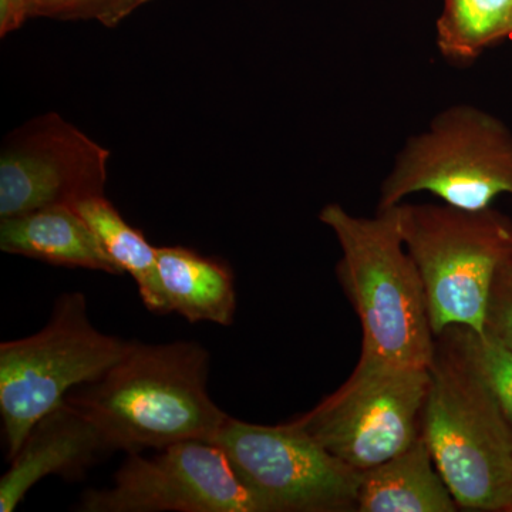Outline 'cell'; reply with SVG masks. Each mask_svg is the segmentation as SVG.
Returning a JSON list of instances; mask_svg holds the SVG:
<instances>
[{
  "instance_id": "11",
  "label": "cell",
  "mask_w": 512,
  "mask_h": 512,
  "mask_svg": "<svg viewBox=\"0 0 512 512\" xmlns=\"http://www.w3.org/2000/svg\"><path fill=\"white\" fill-rule=\"evenodd\" d=\"M111 450L93 421L67 402L42 417L0 480V512H12L43 478L76 480Z\"/></svg>"
},
{
  "instance_id": "2",
  "label": "cell",
  "mask_w": 512,
  "mask_h": 512,
  "mask_svg": "<svg viewBox=\"0 0 512 512\" xmlns=\"http://www.w3.org/2000/svg\"><path fill=\"white\" fill-rule=\"evenodd\" d=\"M319 220L342 249L336 275L362 326L359 360L429 367L436 336L419 269L404 245L397 205L377 208L375 217L367 218L328 204Z\"/></svg>"
},
{
  "instance_id": "14",
  "label": "cell",
  "mask_w": 512,
  "mask_h": 512,
  "mask_svg": "<svg viewBox=\"0 0 512 512\" xmlns=\"http://www.w3.org/2000/svg\"><path fill=\"white\" fill-rule=\"evenodd\" d=\"M157 262L171 313L190 323L234 322L237 291L227 264L184 247H157Z\"/></svg>"
},
{
  "instance_id": "9",
  "label": "cell",
  "mask_w": 512,
  "mask_h": 512,
  "mask_svg": "<svg viewBox=\"0 0 512 512\" xmlns=\"http://www.w3.org/2000/svg\"><path fill=\"white\" fill-rule=\"evenodd\" d=\"M77 510L256 512L222 448L201 440L171 444L150 457L128 454L111 487L86 491Z\"/></svg>"
},
{
  "instance_id": "8",
  "label": "cell",
  "mask_w": 512,
  "mask_h": 512,
  "mask_svg": "<svg viewBox=\"0 0 512 512\" xmlns=\"http://www.w3.org/2000/svg\"><path fill=\"white\" fill-rule=\"evenodd\" d=\"M256 512L356 511L360 473L291 421L261 426L228 416L214 440Z\"/></svg>"
},
{
  "instance_id": "1",
  "label": "cell",
  "mask_w": 512,
  "mask_h": 512,
  "mask_svg": "<svg viewBox=\"0 0 512 512\" xmlns=\"http://www.w3.org/2000/svg\"><path fill=\"white\" fill-rule=\"evenodd\" d=\"M210 353L197 342H133L109 372L64 402L96 424L111 453L217 439L228 414L208 393Z\"/></svg>"
},
{
  "instance_id": "12",
  "label": "cell",
  "mask_w": 512,
  "mask_h": 512,
  "mask_svg": "<svg viewBox=\"0 0 512 512\" xmlns=\"http://www.w3.org/2000/svg\"><path fill=\"white\" fill-rule=\"evenodd\" d=\"M0 249L64 268L123 275L96 232L72 205H53L0 220Z\"/></svg>"
},
{
  "instance_id": "10",
  "label": "cell",
  "mask_w": 512,
  "mask_h": 512,
  "mask_svg": "<svg viewBox=\"0 0 512 512\" xmlns=\"http://www.w3.org/2000/svg\"><path fill=\"white\" fill-rule=\"evenodd\" d=\"M110 156L57 113L26 121L0 150V220L101 197Z\"/></svg>"
},
{
  "instance_id": "16",
  "label": "cell",
  "mask_w": 512,
  "mask_h": 512,
  "mask_svg": "<svg viewBox=\"0 0 512 512\" xmlns=\"http://www.w3.org/2000/svg\"><path fill=\"white\" fill-rule=\"evenodd\" d=\"M512 0H444L436 43L447 62L466 66L510 39Z\"/></svg>"
},
{
  "instance_id": "17",
  "label": "cell",
  "mask_w": 512,
  "mask_h": 512,
  "mask_svg": "<svg viewBox=\"0 0 512 512\" xmlns=\"http://www.w3.org/2000/svg\"><path fill=\"white\" fill-rule=\"evenodd\" d=\"M463 350L493 392L501 412L512 429V352L488 333L466 326L444 330ZM443 333V332H441Z\"/></svg>"
},
{
  "instance_id": "4",
  "label": "cell",
  "mask_w": 512,
  "mask_h": 512,
  "mask_svg": "<svg viewBox=\"0 0 512 512\" xmlns=\"http://www.w3.org/2000/svg\"><path fill=\"white\" fill-rule=\"evenodd\" d=\"M400 229L419 269L434 336L453 326L484 332L491 286L512 262V218L495 208L402 204Z\"/></svg>"
},
{
  "instance_id": "5",
  "label": "cell",
  "mask_w": 512,
  "mask_h": 512,
  "mask_svg": "<svg viewBox=\"0 0 512 512\" xmlns=\"http://www.w3.org/2000/svg\"><path fill=\"white\" fill-rule=\"evenodd\" d=\"M133 346L93 325L86 296L64 292L45 328L0 345V416L6 460L18 454L37 421L72 393L99 380Z\"/></svg>"
},
{
  "instance_id": "20",
  "label": "cell",
  "mask_w": 512,
  "mask_h": 512,
  "mask_svg": "<svg viewBox=\"0 0 512 512\" xmlns=\"http://www.w3.org/2000/svg\"><path fill=\"white\" fill-rule=\"evenodd\" d=\"M47 0H0V36H8L22 28L29 19L37 18Z\"/></svg>"
},
{
  "instance_id": "3",
  "label": "cell",
  "mask_w": 512,
  "mask_h": 512,
  "mask_svg": "<svg viewBox=\"0 0 512 512\" xmlns=\"http://www.w3.org/2000/svg\"><path fill=\"white\" fill-rule=\"evenodd\" d=\"M420 436L461 510L507 511L512 429L490 387L447 332L436 336Z\"/></svg>"
},
{
  "instance_id": "7",
  "label": "cell",
  "mask_w": 512,
  "mask_h": 512,
  "mask_svg": "<svg viewBox=\"0 0 512 512\" xmlns=\"http://www.w3.org/2000/svg\"><path fill=\"white\" fill-rule=\"evenodd\" d=\"M429 380L427 367L359 360L335 393L291 423L346 466L362 473L419 439Z\"/></svg>"
},
{
  "instance_id": "21",
  "label": "cell",
  "mask_w": 512,
  "mask_h": 512,
  "mask_svg": "<svg viewBox=\"0 0 512 512\" xmlns=\"http://www.w3.org/2000/svg\"><path fill=\"white\" fill-rule=\"evenodd\" d=\"M507 512H512V490L510 495V501H508Z\"/></svg>"
},
{
  "instance_id": "6",
  "label": "cell",
  "mask_w": 512,
  "mask_h": 512,
  "mask_svg": "<svg viewBox=\"0 0 512 512\" xmlns=\"http://www.w3.org/2000/svg\"><path fill=\"white\" fill-rule=\"evenodd\" d=\"M419 192L468 211L493 207L501 195L512 197L511 128L473 104L441 110L394 157L377 208L402 204Z\"/></svg>"
},
{
  "instance_id": "13",
  "label": "cell",
  "mask_w": 512,
  "mask_h": 512,
  "mask_svg": "<svg viewBox=\"0 0 512 512\" xmlns=\"http://www.w3.org/2000/svg\"><path fill=\"white\" fill-rule=\"evenodd\" d=\"M456 500L423 437L390 460L360 473L356 511L454 512Z\"/></svg>"
},
{
  "instance_id": "15",
  "label": "cell",
  "mask_w": 512,
  "mask_h": 512,
  "mask_svg": "<svg viewBox=\"0 0 512 512\" xmlns=\"http://www.w3.org/2000/svg\"><path fill=\"white\" fill-rule=\"evenodd\" d=\"M74 208L89 222L114 264L136 281L141 301L148 311L154 315H170L158 272L157 247L121 217L106 195L79 202Z\"/></svg>"
},
{
  "instance_id": "19",
  "label": "cell",
  "mask_w": 512,
  "mask_h": 512,
  "mask_svg": "<svg viewBox=\"0 0 512 512\" xmlns=\"http://www.w3.org/2000/svg\"><path fill=\"white\" fill-rule=\"evenodd\" d=\"M484 332L512 352V262L495 276L485 312Z\"/></svg>"
},
{
  "instance_id": "18",
  "label": "cell",
  "mask_w": 512,
  "mask_h": 512,
  "mask_svg": "<svg viewBox=\"0 0 512 512\" xmlns=\"http://www.w3.org/2000/svg\"><path fill=\"white\" fill-rule=\"evenodd\" d=\"M153 0H47L37 18L62 22H97L117 28L136 10Z\"/></svg>"
},
{
  "instance_id": "22",
  "label": "cell",
  "mask_w": 512,
  "mask_h": 512,
  "mask_svg": "<svg viewBox=\"0 0 512 512\" xmlns=\"http://www.w3.org/2000/svg\"><path fill=\"white\" fill-rule=\"evenodd\" d=\"M510 39H512V26H511Z\"/></svg>"
}]
</instances>
